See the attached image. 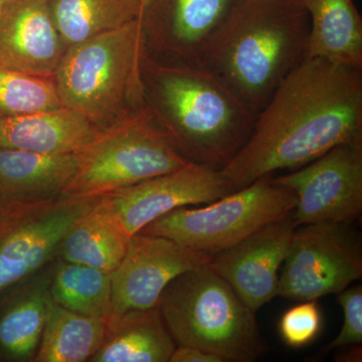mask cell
<instances>
[{"label":"cell","instance_id":"cell-1","mask_svg":"<svg viewBox=\"0 0 362 362\" xmlns=\"http://www.w3.org/2000/svg\"><path fill=\"white\" fill-rule=\"evenodd\" d=\"M356 142H362V70L306 58L281 83L246 145L221 171L237 190Z\"/></svg>","mask_w":362,"mask_h":362},{"label":"cell","instance_id":"cell-2","mask_svg":"<svg viewBox=\"0 0 362 362\" xmlns=\"http://www.w3.org/2000/svg\"><path fill=\"white\" fill-rule=\"evenodd\" d=\"M309 30L302 0H237L202 49L199 66L257 116L307 58Z\"/></svg>","mask_w":362,"mask_h":362},{"label":"cell","instance_id":"cell-3","mask_svg":"<svg viewBox=\"0 0 362 362\" xmlns=\"http://www.w3.org/2000/svg\"><path fill=\"white\" fill-rule=\"evenodd\" d=\"M147 107L189 162L223 169L246 145L257 116L204 66L141 65Z\"/></svg>","mask_w":362,"mask_h":362},{"label":"cell","instance_id":"cell-4","mask_svg":"<svg viewBox=\"0 0 362 362\" xmlns=\"http://www.w3.org/2000/svg\"><path fill=\"white\" fill-rule=\"evenodd\" d=\"M157 307L176 345L206 350L223 362H254L268 351L256 312L207 264L173 279Z\"/></svg>","mask_w":362,"mask_h":362},{"label":"cell","instance_id":"cell-5","mask_svg":"<svg viewBox=\"0 0 362 362\" xmlns=\"http://www.w3.org/2000/svg\"><path fill=\"white\" fill-rule=\"evenodd\" d=\"M141 18L66 49L54 81L63 106L106 129L142 104Z\"/></svg>","mask_w":362,"mask_h":362},{"label":"cell","instance_id":"cell-6","mask_svg":"<svg viewBox=\"0 0 362 362\" xmlns=\"http://www.w3.org/2000/svg\"><path fill=\"white\" fill-rule=\"evenodd\" d=\"M189 163L147 107L126 114L81 151L68 197H99Z\"/></svg>","mask_w":362,"mask_h":362},{"label":"cell","instance_id":"cell-7","mask_svg":"<svg viewBox=\"0 0 362 362\" xmlns=\"http://www.w3.org/2000/svg\"><path fill=\"white\" fill-rule=\"evenodd\" d=\"M296 206L291 189L266 176L204 206L173 209L139 233L168 238L211 256L292 213Z\"/></svg>","mask_w":362,"mask_h":362},{"label":"cell","instance_id":"cell-8","mask_svg":"<svg viewBox=\"0 0 362 362\" xmlns=\"http://www.w3.org/2000/svg\"><path fill=\"white\" fill-rule=\"evenodd\" d=\"M97 199L0 201V294L58 258L66 233Z\"/></svg>","mask_w":362,"mask_h":362},{"label":"cell","instance_id":"cell-9","mask_svg":"<svg viewBox=\"0 0 362 362\" xmlns=\"http://www.w3.org/2000/svg\"><path fill=\"white\" fill-rule=\"evenodd\" d=\"M279 275L278 296L310 301L339 294L362 277V240L351 223L297 226Z\"/></svg>","mask_w":362,"mask_h":362},{"label":"cell","instance_id":"cell-10","mask_svg":"<svg viewBox=\"0 0 362 362\" xmlns=\"http://www.w3.org/2000/svg\"><path fill=\"white\" fill-rule=\"evenodd\" d=\"M271 180L296 195V226L352 223L362 214V142L337 145L306 165Z\"/></svg>","mask_w":362,"mask_h":362},{"label":"cell","instance_id":"cell-11","mask_svg":"<svg viewBox=\"0 0 362 362\" xmlns=\"http://www.w3.org/2000/svg\"><path fill=\"white\" fill-rule=\"evenodd\" d=\"M221 169L189 162L183 168L99 197L132 238L156 218L183 206L209 204L235 192Z\"/></svg>","mask_w":362,"mask_h":362},{"label":"cell","instance_id":"cell-12","mask_svg":"<svg viewBox=\"0 0 362 362\" xmlns=\"http://www.w3.org/2000/svg\"><path fill=\"white\" fill-rule=\"evenodd\" d=\"M209 261V255L180 246L168 238L136 233L111 274L112 317L156 307L173 279Z\"/></svg>","mask_w":362,"mask_h":362},{"label":"cell","instance_id":"cell-13","mask_svg":"<svg viewBox=\"0 0 362 362\" xmlns=\"http://www.w3.org/2000/svg\"><path fill=\"white\" fill-rule=\"evenodd\" d=\"M293 211L209 256L207 266L255 312L278 296L279 272L297 228Z\"/></svg>","mask_w":362,"mask_h":362},{"label":"cell","instance_id":"cell-14","mask_svg":"<svg viewBox=\"0 0 362 362\" xmlns=\"http://www.w3.org/2000/svg\"><path fill=\"white\" fill-rule=\"evenodd\" d=\"M66 51L47 0H4L0 7V66L54 78Z\"/></svg>","mask_w":362,"mask_h":362},{"label":"cell","instance_id":"cell-15","mask_svg":"<svg viewBox=\"0 0 362 362\" xmlns=\"http://www.w3.org/2000/svg\"><path fill=\"white\" fill-rule=\"evenodd\" d=\"M237 0H152L143 11V30L162 51L183 65L199 66L202 49Z\"/></svg>","mask_w":362,"mask_h":362},{"label":"cell","instance_id":"cell-16","mask_svg":"<svg viewBox=\"0 0 362 362\" xmlns=\"http://www.w3.org/2000/svg\"><path fill=\"white\" fill-rule=\"evenodd\" d=\"M54 267L0 294V361H33L52 302Z\"/></svg>","mask_w":362,"mask_h":362},{"label":"cell","instance_id":"cell-17","mask_svg":"<svg viewBox=\"0 0 362 362\" xmlns=\"http://www.w3.org/2000/svg\"><path fill=\"white\" fill-rule=\"evenodd\" d=\"M99 128L78 111L61 107L54 110L0 118V148L40 154H66L85 149Z\"/></svg>","mask_w":362,"mask_h":362},{"label":"cell","instance_id":"cell-18","mask_svg":"<svg viewBox=\"0 0 362 362\" xmlns=\"http://www.w3.org/2000/svg\"><path fill=\"white\" fill-rule=\"evenodd\" d=\"M81 151L40 154L0 148V201L40 202L64 197L77 173Z\"/></svg>","mask_w":362,"mask_h":362},{"label":"cell","instance_id":"cell-19","mask_svg":"<svg viewBox=\"0 0 362 362\" xmlns=\"http://www.w3.org/2000/svg\"><path fill=\"white\" fill-rule=\"evenodd\" d=\"M176 343L158 307L125 312L107 321L92 362H169Z\"/></svg>","mask_w":362,"mask_h":362},{"label":"cell","instance_id":"cell-20","mask_svg":"<svg viewBox=\"0 0 362 362\" xmlns=\"http://www.w3.org/2000/svg\"><path fill=\"white\" fill-rule=\"evenodd\" d=\"M310 21L307 58L362 70V21L354 0H302Z\"/></svg>","mask_w":362,"mask_h":362},{"label":"cell","instance_id":"cell-21","mask_svg":"<svg viewBox=\"0 0 362 362\" xmlns=\"http://www.w3.org/2000/svg\"><path fill=\"white\" fill-rule=\"evenodd\" d=\"M99 197L66 233L58 258L112 273L127 251L131 238L102 206Z\"/></svg>","mask_w":362,"mask_h":362},{"label":"cell","instance_id":"cell-22","mask_svg":"<svg viewBox=\"0 0 362 362\" xmlns=\"http://www.w3.org/2000/svg\"><path fill=\"white\" fill-rule=\"evenodd\" d=\"M66 49L141 18V0H47Z\"/></svg>","mask_w":362,"mask_h":362},{"label":"cell","instance_id":"cell-23","mask_svg":"<svg viewBox=\"0 0 362 362\" xmlns=\"http://www.w3.org/2000/svg\"><path fill=\"white\" fill-rule=\"evenodd\" d=\"M107 321L49 304L35 362L90 361L101 346Z\"/></svg>","mask_w":362,"mask_h":362},{"label":"cell","instance_id":"cell-24","mask_svg":"<svg viewBox=\"0 0 362 362\" xmlns=\"http://www.w3.org/2000/svg\"><path fill=\"white\" fill-rule=\"evenodd\" d=\"M111 274L59 259L52 272V300L75 313L108 321L113 313Z\"/></svg>","mask_w":362,"mask_h":362},{"label":"cell","instance_id":"cell-25","mask_svg":"<svg viewBox=\"0 0 362 362\" xmlns=\"http://www.w3.org/2000/svg\"><path fill=\"white\" fill-rule=\"evenodd\" d=\"M64 107L54 78L0 66V118Z\"/></svg>","mask_w":362,"mask_h":362},{"label":"cell","instance_id":"cell-26","mask_svg":"<svg viewBox=\"0 0 362 362\" xmlns=\"http://www.w3.org/2000/svg\"><path fill=\"white\" fill-rule=\"evenodd\" d=\"M322 327V314L317 300L301 301L281 317L279 332L288 346L301 349L313 341Z\"/></svg>","mask_w":362,"mask_h":362},{"label":"cell","instance_id":"cell-27","mask_svg":"<svg viewBox=\"0 0 362 362\" xmlns=\"http://www.w3.org/2000/svg\"><path fill=\"white\" fill-rule=\"evenodd\" d=\"M338 295V303L343 309L344 322L337 338L325 350H334L349 345L362 344V287L356 285Z\"/></svg>","mask_w":362,"mask_h":362},{"label":"cell","instance_id":"cell-28","mask_svg":"<svg viewBox=\"0 0 362 362\" xmlns=\"http://www.w3.org/2000/svg\"><path fill=\"white\" fill-rule=\"evenodd\" d=\"M169 362H223L216 354L197 347L176 345Z\"/></svg>","mask_w":362,"mask_h":362},{"label":"cell","instance_id":"cell-29","mask_svg":"<svg viewBox=\"0 0 362 362\" xmlns=\"http://www.w3.org/2000/svg\"><path fill=\"white\" fill-rule=\"evenodd\" d=\"M337 349L335 361L342 362H361V344L349 345V346L339 347ZM335 350V349H334Z\"/></svg>","mask_w":362,"mask_h":362},{"label":"cell","instance_id":"cell-30","mask_svg":"<svg viewBox=\"0 0 362 362\" xmlns=\"http://www.w3.org/2000/svg\"><path fill=\"white\" fill-rule=\"evenodd\" d=\"M152 0H141V4L143 6V11L148 7L149 4H151Z\"/></svg>","mask_w":362,"mask_h":362},{"label":"cell","instance_id":"cell-31","mask_svg":"<svg viewBox=\"0 0 362 362\" xmlns=\"http://www.w3.org/2000/svg\"><path fill=\"white\" fill-rule=\"evenodd\" d=\"M4 0H0V7L4 4Z\"/></svg>","mask_w":362,"mask_h":362}]
</instances>
